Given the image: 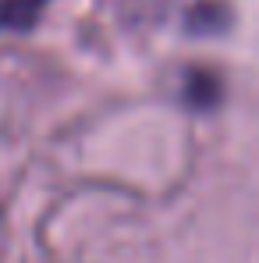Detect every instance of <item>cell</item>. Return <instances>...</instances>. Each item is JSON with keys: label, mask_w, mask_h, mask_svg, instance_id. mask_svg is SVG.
Here are the masks:
<instances>
[{"label": "cell", "mask_w": 259, "mask_h": 263, "mask_svg": "<svg viewBox=\"0 0 259 263\" xmlns=\"http://www.w3.org/2000/svg\"><path fill=\"white\" fill-rule=\"evenodd\" d=\"M227 22H231V14L220 0H199L188 11V29L192 32H220V29H227Z\"/></svg>", "instance_id": "2"}, {"label": "cell", "mask_w": 259, "mask_h": 263, "mask_svg": "<svg viewBox=\"0 0 259 263\" xmlns=\"http://www.w3.org/2000/svg\"><path fill=\"white\" fill-rule=\"evenodd\" d=\"M46 4L50 0H0V32L4 29H11V32L32 29L43 18Z\"/></svg>", "instance_id": "1"}, {"label": "cell", "mask_w": 259, "mask_h": 263, "mask_svg": "<svg viewBox=\"0 0 259 263\" xmlns=\"http://www.w3.org/2000/svg\"><path fill=\"white\" fill-rule=\"evenodd\" d=\"M185 89H188V100H195L199 107H203V103H213L216 96H220V86H216V79L210 71H192Z\"/></svg>", "instance_id": "3"}]
</instances>
